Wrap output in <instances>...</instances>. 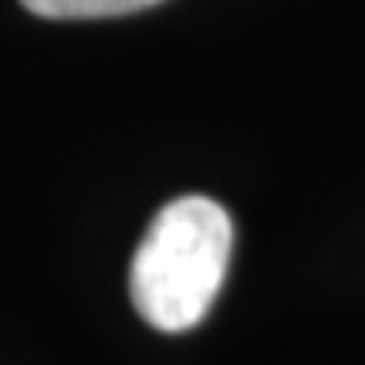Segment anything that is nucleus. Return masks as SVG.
Instances as JSON below:
<instances>
[{
	"mask_svg": "<svg viewBox=\"0 0 365 365\" xmlns=\"http://www.w3.org/2000/svg\"><path fill=\"white\" fill-rule=\"evenodd\" d=\"M234 223L210 196H180L159 210L129 267V298L159 331H190L220 294Z\"/></svg>",
	"mask_w": 365,
	"mask_h": 365,
	"instance_id": "nucleus-1",
	"label": "nucleus"
},
{
	"mask_svg": "<svg viewBox=\"0 0 365 365\" xmlns=\"http://www.w3.org/2000/svg\"><path fill=\"white\" fill-rule=\"evenodd\" d=\"M21 4L48 21H98V17H122V14L145 11L163 0H21Z\"/></svg>",
	"mask_w": 365,
	"mask_h": 365,
	"instance_id": "nucleus-2",
	"label": "nucleus"
}]
</instances>
